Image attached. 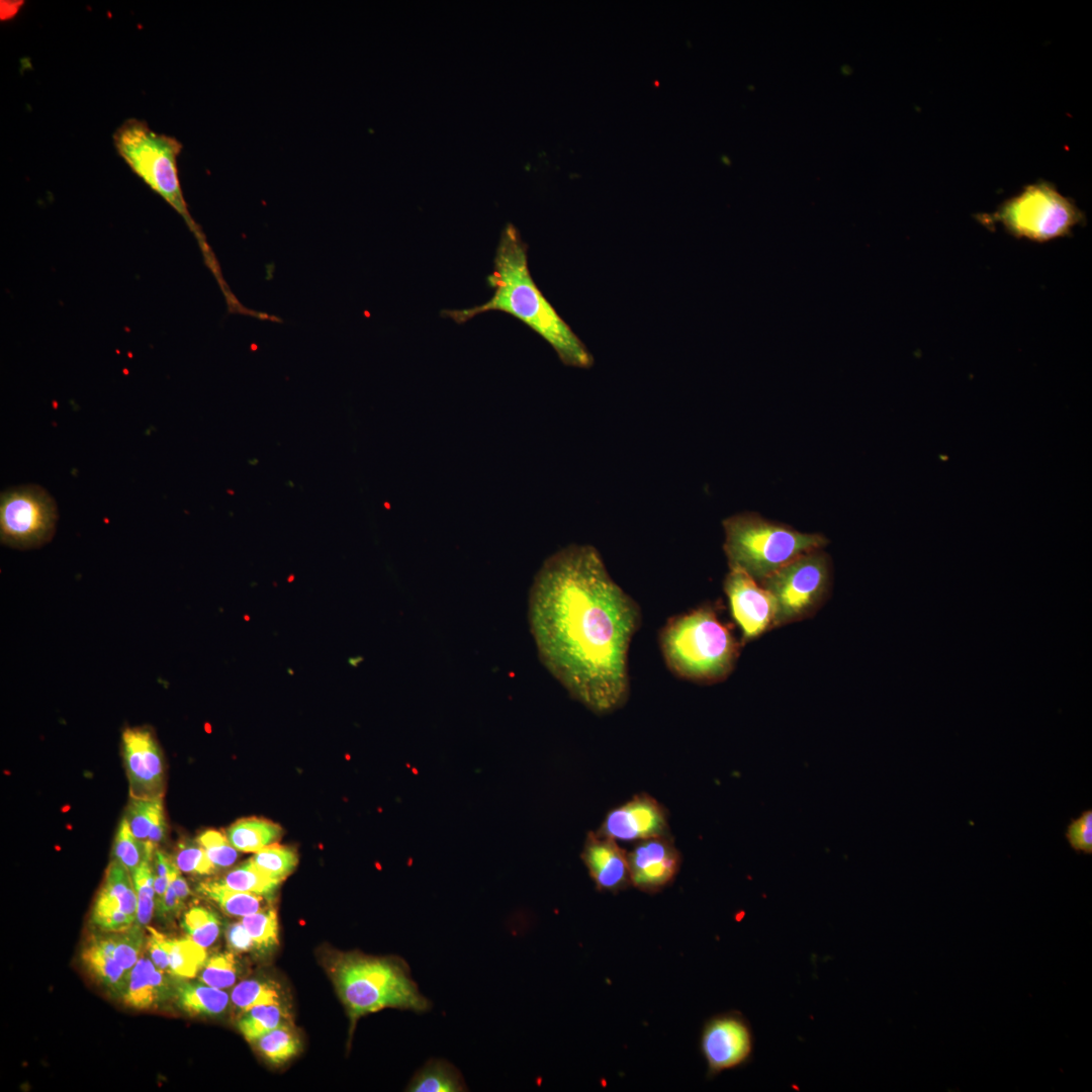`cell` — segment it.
Returning a JSON list of instances; mask_svg holds the SVG:
<instances>
[{
  "label": "cell",
  "instance_id": "1",
  "mask_svg": "<svg viewBox=\"0 0 1092 1092\" xmlns=\"http://www.w3.org/2000/svg\"><path fill=\"white\" fill-rule=\"evenodd\" d=\"M528 618L542 663L573 699L599 715L626 704L629 648L641 611L595 547L572 544L544 561Z\"/></svg>",
  "mask_w": 1092,
  "mask_h": 1092
},
{
  "label": "cell",
  "instance_id": "2",
  "mask_svg": "<svg viewBox=\"0 0 1092 1092\" xmlns=\"http://www.w3.org/2000/svg\"><path fill=\"white\" fill-rule=\"evenodd\" d=\"M527 250L518 230L507 224L496 247L492 271L487 277L491 297L469 308L444 310L443 315L463 324L487 311L508 313L544 339L564 365L592 367L594 358L585 345L536 285L529 270Z\"/></svg>",
  "mask_w": 1092,
  "mask_h": 1092
},
{
  "label": "cell",
  "instance_id": "3",
  "mask_svg": "<svg viewBox=\"0 0 1092 1092\" xmlns=\"http://www.w3.org/2000/svg\"><path fill=\"white\" fill-rule=\"evenodd\" d=\"M659 646L669 670L701 684L725 679L739 655V644L715 609L705 605L670 618L659 633Z\"/></svg>",
  "mask_w": 1092,
  "mask_h": 1092
},
{
  "label": "cell",
  "instance_id": "4",
  "mask_svg": "<svg viewBox=\"0 0 1092 1092\" xmlns=\"http://www.w3.org/2000/svg\"><path fill=\"white\" fill-rule=\"evenodd\" d=\"M118 156L185 221L194 235L205 263L219 284L224 282L218 262L200 226L192 218L181 188L177 159L183 145L176 138L154 131L142 119L128 118L114 131Z\"/></svg>",
  "mask_w": 1092,
  "mask_h": 1092
},
{
  "label": "cell",
  "instance_id": "5",
  "mask_svg": "<svg viewBox=\"0 0 1092 1092\" xmlns=\"http://www.w3.org/2000/svg\"><path fill=\"white\" fill-rule=\"evenodd\" d=\"M333 975L352 1024L384 1008L416 1013L432 1008L402 960L350 953L336 962Z\"/></svg>",
  "mask_w": 1092,
  "mask_h": 1092
},
{
  "label": "cell",
  "instance_id": "6",
  "mask_svg": "<svg viewBox=\"0 0 1092 1092\" xmlns=\"http://www.w3.org/2000/svg\"><path fill=\"white\" fill-rule=\"evenodd\" d=\"M722 524L729 569L741 570L757 582L801 554L828 544L822 534L803 533L754 512L733 515Z\"/></svg>",
  "mask_w": 1092,
  "mask_h": 1092
},
{
  "label": "cell",
  "instance_id": "7",
  "mask_svg": "<svg viewBox=\"0 0 1092 1092\" xmlns=\"http://www.w3.org/2000/svg\"><path fill=\"white\" fill-rule=\"evenodd\" d=\"M984 224L999 222L1016 239L1035 243L1070 237L1073 229L1084 221V213L1073 200L1061 194L1048 181L1029 184L1005 200L991 214L978 216Z\"/></svg>",
  "mask_w": 1092,
  "mask_h": 1092
},
{
  "label": "cell",
  "instance_id": "8",
  "mask_svg": "<svg viewBox=\"0 0 1092 1092\" xmlns=\"http://www.w3.org/2000/svg\"><path fill=\"white\" fill-rule=\"evenodd\" d=\"M775 603L774 628L814 615L826 601L831 584V561L822 549L791 560L759 582Z\"/></svg>",
  "mask_w": 1092,
  "mask_h": 1092
},
{
  "label": "cell",
  "instance_id": "9",
  "mask_svg": "<svg viewBox=\"0 0 1092 1092\" xmlns=\"http://www.w3.org/2000/svg\"><path fill=\"white\" fill-rule=\"evenodd\" d=\"M0 538L7 546L30 549L54 536L57 506L42 487L34 484L10 487L0 498Z\"/></svg>",
  "mask_w": 1092,
  "mask_h": 1092
},
{
  "label": "cell",
  "instance_id": "10",
  "mask_svg": "<svg viewBox=\"0 0 1092 1092\" xmlns=\"http://www.w3.org/2000/svg\"><path fill=\"white\" fill-rule=\"evenodd\" d=\"M700 1050L709 1078L746 1066L752 1061L754 1052L749 1021L735 1010L710 1017L701 1031Z\"/></svg>",
  "mask_w": 1092,
  "mask_h": 1092
},
{
  "label": "cell",
  "instance_id": "11",
  "mask_svg": "<svg viewBox=\"0 0 1092 1092\" xmlns=\"http://www.w3.org/2000/svg\"><path fill=\"white\" fill-rule=\"evenodd\" d=\"M121 748L130 797L163 798L165 767L163 753L150 727H126Z\"/></svg>",
  "mask_w": 1092,
  "mask_h": 1092
},
{
  "label": "cell",
  "instance_id": "12",
  "mask_svg": "<svg viewBox=\"0 0 1092 1092\" xmlns=\"http://www.w3.org/2000/svg\"><path fill=\"white\" fill-rule=\"evenodd\" d=\"M723 587L732 617L741 629L743 642L774 628L775 603L759 582L741 570L730 569Z\"/></svg>",
  "mask_w": 1092,
  "mask_h": 1092
},
{
  "label": "cell",
  "instance_id": "13",
  "mask_svg": "<svg viewBox=\"0 0 1092 1092\" xmlns=\"http://www.w3.org/2000/svg\"><path fill=\"white\" fill-rule=\"evenodd\" d=\"M664 808L651 796L639 794L612 809L598 832L616 841H641L667 835Z\"/></svg>",
  "mask_w": 1092,
  "mask_h": 1092
},
{
  "label": "cell",
  "instance_id": "14",
  "mask_svg": "<svg viewBox=\"0 0 1092 1092\" xmlns=\"http://www.w3.org/2000/svg\"><path fill=\"white\" fill-rule=\"evenodd\" d=\"M631 885L654 894L670 885L680 868V853L668 835L637 841L627 852Z\"/></svg>",
  "mask_w": 1092,
  "mask_h": 1092
},
{
  "label": "cell",
  "instance_id": "15",
  "mask_svg": "<svg viewBox=\"0 0 1092 1092\" xmlns=\"http://www.w3.org/2000/svg\"><path fill=\"white\" fill-rule=\"evenodd\" d=\"M136 912L138 897L131 874L112 859L93 905L92 921L104 931H120L136 922Z\"/></svg>",
  "mask_w": 1092,
  "mask_h": 1092
},
{
  "label": "cell",
  "instance_id": "16",
  "mask_svg": "<svg viewBox=\"0 0 1092 1092\" xmlns=\"http://www.w3.org/2000/svg\"><path fill=\"white\" fill-rule=\"evenodd\" d=\"M581 859L598 890L617 893L631 885L627 852L615 839L589 832Z\"/></svg>",
  "mask_w": 1092,
  "mask_h": 1092
},
{
  "label": "cell",
  "instance_id": "17",
  "mask_svg": "<svg viewBox=\"0 0 1092 1092\" xmlns=\"http://www.w3.org/2000/svg\"><path fill=\"white\" fill-rule=\"evenodd\" d=\"M114 946L112 934L93 937L84 947L81 958L101 985L112 994L122 996L128 984L129 972L114 958Z\"/></svg>",
  "mask_w": 1092,
  "mask_h": 1092
},
{
  "label": "cell",
  "instance_id": "18",
  "mask_svg": "<svg viewBox=\"0 0 1092 1092\" xmlns=\"http://www.w3.org/2000/svg\"><path fill=\"white\" fill-rule=\"evenodd\" d=\"M125 819L134 836L144 843L153 859L166 834V820L162 798L130 797Z\"/></svg>",
  "mask_w": 1092,
  "mask_h": 1092
},
{
  "label": "cell",
  "instance_id": "19",
  "mask_svg": "<svg viewBox=\"0 0 1092 1092\" xmlns=\"http://www.w3.org/2000/svg\"><path fill=\"white\" fill-rule=\"evenodd\" d=\"M168 992L169 985L164 972L157 969L151 959L143 957L129 973L122 999L129 1007L145 1009L165 999Z\"/></svg>",
  "mask_w": 1092,
  "mask_h": 1092
},
{
  "label": "cell",
  "instance_id": "20",
  "mask_svg": "<svg viewBox=\"0 0 1092 1092\" xmlns=\"http://www.w3.org/2000/svg\"><path fill=\"white\" fill-rule=\"evenodd\" d=\"M410 1092H464L467 1086L460 1071L443 1059H431L412 1078Z\"/></svg>",
  "mask_w": 1092,
  "mask_h": 1092
},
{
  "label": "cell",
  "instance_id": "21",
  "mask_svg": "<svg viewBox=\"0 0 1092 1092\" xmlns=\"http://www.w3.org/2000/svg\"><path fill=\"white\" fill-rule=\"evenodd\" d=\"M179 1007L191 1015L216 1016L229 1006V994L206 984L181 982L176 989Z\"/></svg>",
  "mask_w": 1092,
  "mask_h": 1092
},
{
  "label": "cell",
  "instance_id": "22",
  "mask_svg": "<svg viewBox=\"0 0 1092 1092\" xmlns=\"http://www.w3.org/2000/svg\"><path fill=\"white\" fill-rule=\"evenodd\" d=\"M280 825L266 819L245 818L233 823L226 830L230 843L244 852H257L273 844L281 836Z\"/></svg>",
  "mask_w": 1092,
  "mask_h": 1092
},
{
  "label": "cell",
  "instance_id": "23",
  "mask_svg": "<svg viewBox=\"0 0 1092 1092\" xmlns=\"http://www.w3.org/2000/svg\"><path fill=\"white\" fill-rule=\"evenodd\" d=\"M201 894L215 902L228 915L244 917L269 908L271 897L229 889L218 881L199 886Z\"/></svg>",
  "mask_w": 1092,
  "mask_h": 1092
},
{
  "label": "cell",
  "instance_id": "24",
  "mask_svg": "<svg viewBox=\"0 0 1092 1092\" xmlns=\"http://www.w3.org/2000/svg\"><path fill=\"white\" fill-rule=\"evenodd\" d=\"M289 1014L281 1002L261 1004L243 1012L239 1029L244 1037L253 1042L262 1034L282 1025H289Z\"/></svg>",
  "mask_w": 1092,
  "mask_h": 1092
},
{
  "label": "cell",
  "instance_id": "25",
  "mask_svg": "<svg viewBox=\"0 0 1092 1092\" xmlns=\"http://www.w3.org/2000/svg\"><path fill=\"white\" fill-rule=\"evenodd\" d=\"M168 972L174 976L190 979L197 975L206 962V951L191 938H167Z\"/></svg>",
  "mask_w": 1092,
  "mask_h": 1092
},
{
  "label": "cell",
  "instance_id": "26",
  "mask_svg": "<svg viewBox=\"0 0 1092 1092\" xmlns=\"http://www.w3.org/2000/svg\"><path fill=\"white\" fill-rule=\"evenodd\" d=\"M252 1043L273 1065L286 1063L296 1056L300 1050V1041L289 1025L274 1028L262 1034Z\"/></svg>",
  "mask_w": 1092,
  "mask_h": 1092
},
{
  "label": "cell",
  "instance_id": "27",
  "mask_svg": "<svg viewBox=\"0 0 1092 1092\" xmlns=\"http://www.w3.org/2000/svg\"><path fill=\"white\" fill-rule=\"evenodd\" d=\"M218 882L232 890L267 897H271L281 883L260 871L250 859L230 871Z\"/></svg>",
  "mask_w": 1092,
  "mask_h": 1092
},
{
  "label": "cell",
  "instance_id": "28",
  "mask_svg": "<svg viewBox=\"0 0 1092 1092\" xmlns=\"http://www.w3.org/2000/svg\"><path fill=\"white\" fill-rule=\"evenodd\" d=\"M250 860L266 875L282 881L293 872L298 859L290 847L271 844L255 852Z\"/></svg>",
  "mask_w": 1092,
  "mask_h": 1092
},
{
  "label": "cell",
  "instance_id": "29",
  "mask_svg": "<svg viewBox=\"0 0 1092 1092\" xmlns=\"http://www.w3.org/2000/svg\"><path fill=\"white\" fill-rule=\"evenodd\" d=\"M183 928L189 938L206 948L217 939L220 921L212 911L195 906L184 914Z\"/></svg>",
  "mask_w": 1092,
  "mask_h": 1092
},
{
  "label": "cell",
  "instance_id": "30",
  "mask_svg": "<svg viewBox=\"0 0 1092 1092\" xmlns=\"http://www.w3.org/2000/svg\"><path fill=\"white\" fill-rule=\"evenodd\" d=\"M231 999L244 1012L257 1005L280 1002V994L277 986L271 982L249 979L234 987Z\"/></svg>",
  "mask_w": 1092,
  "mask_h": 1092
},
{
  "label": "cell",
  "instance_id": "31",
  "mask_svg": "<svg viewBox=\"0 0 1092 1092\" xmlns=\"http://www.w3.org/2000/svg\"><path fill=\"white\" fill-rule=\"evenodd\" d=\"M113 859L120 862L131 874L145 861H151L146 847L142 841H140L129 828V825L125 819L119 822L118 829L113 842Z\"/></svg>",
  "mask_w": 1092,
  "mask_h": 1092
},
{
  "label": "cell",
  "instance_id": "32",
  "mask_svg": "<svg viewBox=\"0 0 1092 1092\" xmlns=\"http://www.w3.org/2000/svg\"><path fill=\"white\" fill-rule=\"evenodd\" d=\"M241 922L251 935L256 950H271L278 944V921L272 908L244 916Z\"/></svg>",
  "mask_w": 1092,
  "mask_h": 1092
},
{
  "label": "cell",
  "instance_id": "33",
  "mask_svg": "<svg viewBox=\"0 0 1092 1092\" xmlns=\"http://www.w3.org/2000/svg\"><path fill=\"white\" fill-rule=\"evenodd\" d=\"M138 897L136 924L147 925L155 909V875L150 861H145L131 873Z\"/></svg>",
  "mask_w": 1092,
  "mask_h": 1092
},
{
  "label": "cell",
  "instance_id": "34",
  "mask_svg": "<svg viewBox=\"0 0 1092 1092\" xmlns=\"http://www.w3.org/2000/svg\"><path fill=\"white\" fill-rule=\"evenodd\" d=\"M199 981L218 989L232 987L237 980V963L231 952L217 953L206 960L199 973Z\"/></svg>",
  "mask_w": 1092,
  "mask_h": 1092
},
{
  "label": "cell",
  "instance_id": "35",
  "mask_svg": "<svg viewBox=\"0 0 1092 1092\" xmlns=\"http://www.w3.org/2000/svg\"><path fill=\"white\" fill-rule=\"evenodd\" d=\"M114 958L121 967L130 973L140 959L145 936L142 926L134 924L130 927L114 931Z\"/></svg>",
  "mask_w": 1092,
  "mask_h": 1092
},
{
  "label": "cell",
  "instance_id": "36",
  "mask_svg": "<svg viewBox=\"0 0 1092 1092\" xmlns=\"http://www.w3.org/2000/svg\"><path fill=\"white\" fill-rule=\"evenodd\" d=\"M196 841L204 848L215 869L229 868L238 858V849L230 843L226 835L218 830H205Z\"/></svg>",
  "mask_w": 1092,
  "mask_h": 1092
},
{
  "label": "cell",
  "instance_id": "37",
  "mask_svg": "<svg viewBox=\"0 0 1092 1092\" xmlns=\"http://www.w3.org/2000/svg\"><path fill=\"white\" fill-rule=\"evenodd\" d=\"M174 862L184 873L210 875L216 870L197 841L179 843Z\"/></svg>",
  "mask_w": 1092,
  "mask_h": 1092
},
{
  "label": "cell",
  "instance_id": "38",
  "mask_svg": "<svg viewBox=\"0 0 1092 1092\" xmlns=\"http://www.w3.org/2000/svg\"><path fill=\"white\" fill-rule=\"evenodd\" d=\"M1065 837L1070 847L1077 853H1092V809L1084 810L1077 818H1072L1067 826Z\"/></svg>",
  "mask_w": 1092,
  "mask_h": 1092
},
{
  "label": "cell",
  "instance_id": "39",
  "mask_svg": "<svg viewBox=\"0 0 1092 1092\" xmlns=\"http://www.w3.org/2000/svg\"><path fill=\"white\" fill-rule=\"evenodd\" d=\"M149 931L151 933L148 939L150 958L157 969L166 972L169 968L167 947L168 937L151 927H149Z\"/></svg>",
  "mask_w": 1092,
  "mask_h": 1092
},
{
  "label": "cell",
  "instance_id": "40",
  "mask_svg": "<svg viewBox=\"0 0 1092 1092\" xmlns=\"http://www.w3.org/2000/svg\"><path fill=\"white\" fill-rule=\"evenodd\" d=\"M226 941L230 948L237 952L256 950L255 943L242 922L233 923L228 927Z\"/></svg>",
  "mask_w": 1092,
  "mask_h": 1092
},
{
  "label": "cell",
  "instance_id": "41",
  "mask_svg": "<svg viewBox=\"0 0 1092 1092\" xmlns=\"http://www.w3.org/2000/svg\"><path fill=\"white\" fill-rule=\"evenodd\" d=\"M171 885L180 900L181 903L190 895V890L187 882L180 876V873L171 880Z\"/></svg>",
  "mask_w": 1092,
  "mask_h": 1092
}]
</instances>
